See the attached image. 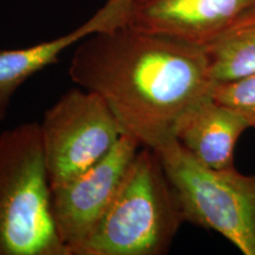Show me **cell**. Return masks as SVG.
Wrapping results in <instances>:
<instances>
[{
    "label": "cell",
    "instance_id": "obj_1",
    "mask_svg": "<svg viewBox=\"0 0 255 255\" xmlns=\"http://www.w3.org/2000/svg\"><path fill=\"white\" fill-rule=\"evenodd\" d=\"M69 75L103 98L124 132L151 149L173 138L178 117L214 85L202 47L128 24L83 39Z\"/></svg>",
    "mask_w": 255,
    "mask_h": 255
},
{
    "label": "cell",
    "instance_id": "obj_2",
    "mask_svg": "<svg viewBox=\"0 0 255 255\" xmlns=\"http://www.w3.org/2000/svg\"><path fill=\"white\" fill-rule=\"evenodd\" d=\"M186 223L154 149L141 146L109 209L73 255H163Z\"/></svg>",
    "mask_w": 255,
    "mask_h": 255
},
{
    "label": "cell",
    "instance_id": "obj_3",
    "mask_svg": "<svg viewBox=\"0 0 255 255\" xmlns=\"http://www.w3.org/2000/svg\"><path fill=\"white\" fill-rule=\"evenodd\" d=\"M0 255H70L53 220L36 122L0 132Z\"/></svg>",
    "mask_w": 255,
    "mask_h": 255
},
{
    "label": "cell",
    "instance_id": "obj_4",
    "mask_svg": "<svg viewBox=\"0 0 255 255\" xmlns=\"http://www.w3.org/2000/svg\"><path fill=\"white\" fill-rule=\"evenodd\" d=\"M176 190L187 223L219 233L255 255V174L205 167L174 138L154 149Z\"/></svg>",
    "mask_w": 255,
    "mask_h": 255
},
{
    "label": "cell",
    "instance_id": "obj_5",
    "mask_svg": "<svg viewBox=\"0 0 255 255\" xmlns=\"http://www.w3.org/2000/svg\"><path fill=\"white\" fill-rule=\"evenodd\" d=\"M39 127L51 189L101 161L126 133L103 98L81 87L51 105Z\"/></svg>",
    "mask_w": 255,
    "mask_h": 255
},
{
    "label": "cell",
    "instance_id": "obj_6",
    "mask_svg": "<svg viewBox=\"0 0 255 255\" xmlns=\"http://www.w3.org/2000/svg\"><path fill=\"white\" fill-rule=\"evenodd\" d=\"M141 146L135 137L124 133L101 161L51 189L57 233L70 255L87 240L109 209Z\"/></svg>",
    "mask_w": 255,
    "mask_h": 255
},
{
    "label": "cell",
    "instance_id": "obj_7",
    "mask_svg": "<svg viewBox=\"0 0 255 255\" xmlns=\"http://www.w3.org/2000/svg\"><path fill=\"white\" fill-rule=\"evenodd\" d=\"M254 5L255 0H132L126 24L203 49Z\"/></svg>",
    "mask_w": 255,
    "mask_h": 255
},
{
    "label": "cell",
    "instance_id": "obj_8",
    "mask_svg": "<svg viewBox=\"0 0 255 255\" xmlns=\"http://www.w3.org/2000/svg\"><path fill=\"white\" fill-rule=\"evenodd\" d=\"M248 129L240 114L208 94L183 111L171 137L199 163L222 170L235 167L238 142Z\"/></svg>",
    "mask_w": 255,
    "mask_h": 255
},
{
    "label": "cell",
    "instance_id": "obj_9",
    "mask_svg": "<svg viewBox=\"0 0 255 255\" xmlns=\"http://www.w3.org/2000/svg\"><path fill=\"white\" fill-rule=\"evenodd\" d=\"M132 0H107L87 21L68 33L23 49L0 51V105L8 107L12 96L32 76L56 63L65 50L83 39L127 23Z\"/></svg>",
    "mask_w": 255,
    "mask_h": 255
},
{
    "label": "cell",
    "instance_id": "obj_10",
    "mask_svg": "<svg viewBox=\"0 0 255 255\" xmlns=\"http://www.w3.org/2000/svg\"><path fill=\"white\" fill-rule=\"evenodd\" d=\"M203 50L214 84L255 75V5Z\"/></svg>",
    "mask_w": 255,
    "mask_h": 255
},
{
    "label": "cell",
    "instance_id": "obj_11",
    "mask_svg": "<svg viewBox=\"0 0 255 255\" xmlns=\"http://www.w3.org/2000/svg\"><path fill=\"white\" fill-rule=\"evenodd\" d=\"M215 101L240 114L255 130V75L237 81L215 83L210 92Z\"/></svg>",
    "mask_w": 255,
    "mask_h": 255
},
{
    "label": "cell",
    "instance_id": "obj_12",
    "mask_svg": "<svg viewBox=\"0 0 255 255\" xmlns=\"http://www.w3.org/2000/svg\"><path fill=\"white\" fill-rule=\"evenodd\" d=\"M6 111H7V107H4V105H0V122L4 120Z\"/></svg>",
    "mask_w": 255,
    "mask_h": 255
}]
</instances>
